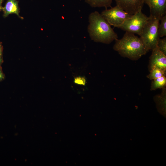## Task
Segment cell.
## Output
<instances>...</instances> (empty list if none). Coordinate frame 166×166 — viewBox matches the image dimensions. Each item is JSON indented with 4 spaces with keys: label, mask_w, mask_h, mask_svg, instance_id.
Wrapping results in <instances>:
<instances>
[{
    "label": "cell",
    "mask_w": 166,
    "mask_h": 166,
    "mask_svg": "<svg viewBox=\"0 0 166 166\" xmlns=\"http://www.w3.org/2000/svg\"><path fill=\"white\" fill-rule=\"evenodd\" d=\"M88 31L92 40L109 44L118 39L117 34L98 12L91 13L89 17Z\"/></svg>",
    "instance_id": "6da1fadb"
},
{
    "label": "cell",
    "mask_w": 166,
    "mask_h": 166,
    "mask_svg": "<svg viewBox=\"0 0 166 166\" xmlns=\"http://www.w3.org/2000/svg\"><path fill=\"white\" fill-rule=\"evenodd\" d=\"M115 41L113 49L132 60H138L148 51L141 38L132 33L125 32L121 39Z\"/></svg>",
    "instance_id": "7a4b0ae2"
},
{
    "label": "cell",
    "mask_w": 166,
    "mask_h": 166,
    "mask_svg": "<svg viewBox=\"0 0 166 166\" xmlns=\"http://www.w3.org/2000/svg\"><path fill=\"white\" fill-rule=\"evenodd\" d=\"M160 21L159 19L150 16L147 22L139 35L148 51L156 47L160 39L158 32Z\"/></svg>",
    "instance_id": "3957f363"
},
{
    "label": "cell",
    "mask_w": 166,
    "mask_h": 166,
    "mask_svg": "<svg viewBox=\"0 0 166 166\" xmlns=\"http://www.w3.org/2000/svg\"><path fill=\"white\" fill-rule=\"evenodd\" d=\"M149 19V17H147L140 11L132 14L126 20L119 28L125 32L139 35Z\"/></svg>",
    "instance_id": "277c9868"
},
{
    "label": "cell",
    "mask_w": 166,
    "mask_h": 166,
    "mask_svg": "<svg viewBox=\"0 0 166 166\" xmlns=\"http://www.w3.org/2000/svg\"><path fill=\"white\" fill-rule=\"evenodd\" d=\"M101 14L110 26L118 28L132 15L117 5L109 9H106Z\"/></svg>",
    "instance_id": "5b68a950"
},
{
    "label": "cell",
    "mask_w": 166,
    "mask_h": 166,
    "mask_svg": "<svg viewBox=\"0 0 166 166\" xmlns=\"http://www.w3.org/2000/svg\"><path fill=\"white\" fill-rule=\"evenodd\" d=\"M116 5L129 14L132 15L142 11L144 0H114Z\"/></svg>",
    "instance_id": "8992f818"
},
{
    "label": "cell",
    "mask_w": 166,
    "mask_h": 166,
    "mask_svg": "<svg viewBox=\"0 0 166 166\" xmlns=\"http://www.w3.org/2000/svg\"><path fill=\"white\" fill-rule=\"evenodd\" d=\"M152 51L149 59V70L153 68H158L166 71V55L161 52L157 46Z\"/></svg>",
    "instance_id": "52a82bcc"
},
{
    "label": "cell",
    "mask_w": 166,
    "mask_h": 166,
    "mask_svg": "<svg viewBox=\"0 0 166 166\" xmlns=\"http://www.w3.org/2000/svg\"><path fill=\"white\" fill-rule=\"evenodd\" d=\"M148 6L150 16L159 19L166 13V0H150Z\"/></svg>",
    "instance_id": "ba28073f"
},
{
    "label": "cell",
    "mask_w": 166,
    "mask_h": 166,
    "mask_svg": "<svg viewBox=\"0 0 166 166\" xmlns=\"http://www.w3.org/2000/svg\"><path fill=\"white\" fill-rule=\"evenodd\" d=\"M2 10L3 11V16L7 17L9 15L14 14L21 18H22L19 15V8L18 2L16 0H7Z\"/></svg>",
    "instance_id": "9c48e42d"
},
{
    "label": "cell",
    "mask_w": 166,
    "mask_h": 166,
    "mask_svg": "<svg viewBox=\"0 0 166 166\" xmlns=\"http://www.w3.org/2000/svg\"><path fill=\"white\" fill-rule=\"evenodd\" d=\"M85 2L93 7H104L107 9L111 7L113 0H85Z\"/></svg>",
    "instance_id": "30bf717a"
},
{
    "label": "cell",
    "mask_w": 166,
    "mask_h": 166,
    "mask_svg": "<svg viewBox=\"0 0 166 166\" xmlns=\"http://www.w3.org/2000/svg\"><path fill=\"white\" fill-rule=\"evenodd\" d=\"M166 86V76H162L153 80L151 84L150 90L154 91L159 89H162L165 88Z\"/></svg>",
    "instance_id": "8fae6325"
},
{
    "label": "cell",
    "mask_w": 166,
    "mask_h": 166,
    "mask_svg": "<svg viewBox=\"0 0 166 166\" xmlns=\"http://www.w3.org/2000/svg\"><path fill=\"white\" fill-rule=\"evenodd\" d=\"M149 71L150 73L147 77L150 80H153L162 76H166V71L159 68H153Z\"/></svg>",
    "instance_id": "7c38bea8"
},
{
    "label": "cell",
    "mask_w": 166,
    "mask_h": 166,
    "mask_svg": "<svg viewBox=\"0 0 166 166\" xmlns=\"http://www.w3.org/2000/svg\"><path fill=\"white\" fill-rule=\"evenodd\" d=\"M161 22L159 24L158 32L160 37L166 36V15L163 16L160 20Z\"/></svg>",
    "instance_id": "4fadbf2b"
},
{
    "label": "cell",
    "mask_w": 166,
    "mask_h": 166,
    "mask_svg": "<svg viewBox=\"0 0 166 166\" xmlns=\"http://www.w3.org/2000/svg\"><path fill=\"white\" fill-rule=\"evenodd\" d=\"M158 49L163 54L166 55V38L159 39L157 44Z\"/></svg>",
    "instance_id": "5bb4252c"
},
{
    "label": "cell",
    "mask_w": 166,
    "mask_h": 166,
    "mask_svg": "<svg viewBox=\"0 0 166 166\" xmlns=\"http://www.w3.org/2000/svg\"><path fill=\"white\" fill-rule=\"evenodd\" d=\"M74 82L77 84L85 85L86 80L85 78L83 77H78L75 78Z\"/></svg>",
    "instance_id": "9a60e30c"
},
{
    "label": "cell",
    "mask_w": 166,
    "mask_h": 166,
    "mask_svg": "<svg viewBox=\"0 0 166 166\" xmlns=\"http://www.w3.org/2000/svg\"><path fill=\"white\" fill-rule=\"evenodd\" d=\"M5 77V76L3 72L2 67L0 66V81H1L4 79Z\"/></svg>",
    "instance_id": "2e32d148"
},
{
    "label": "cell",
    "mask_w": 166,
    "mask_h": 166,
    "mask_svg": "<svg viewBox=\"0 0 166 166\" xmlns=\"http://www.w3.org/2000/svg\"><path fill=\"white\" fill-rule=\"evenodd\" d=\"M2 44L0 42V58H2Z\"/></svg>",
    "instance_id": "e0dca14e"
},
{
    "label": "cell",
    "mask_w": 166,
    "mask_h": 166,
    "mask_svg": "<svg viewBox=\"0 0 166 166\" xmlns=\"http://www.w3.org/2000/svg\"><path fill=\"white\" fill-rule=\"evenodd\" d=\"M4 0H0V11L2 10L3 7L2 6V4Z\"/></svg>",
    "instance_id": "ac0fdd59"
},
{
    "label": "cell",
    "mask_w": 166,
    "mask_h": 166,
    "mask_svg": "<svg viewBox=\"0 0 166 166\" xmlns=\"http://www.w3.org/2000/svg\"><path fill=\"white\" fill-rule=\"evenodd\" d=\"M144 0V3H145L148 6L150 0Z\"/></svg>",
    "instance_id": "d6986e66"
},
{
    "label": "cell",
    "mask_w": 166,
    "mask_h": 166,
    "mask_svg": "<svg viewBox=\"0 0 166 166\" xmlns=\"http://www.w3.org/2000/svg\"><path fill=\"white\" fill-rule=\"evenodd\" d=\"M3 62V60L2 58H0V66H1V65Z\"/></svg>",
    "instance_id": "ffe728a7"
}]
</instances>
